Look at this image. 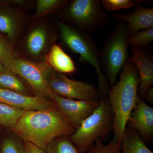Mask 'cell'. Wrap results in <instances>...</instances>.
I'll return each mask as SVG.
<instances>
[{
	"instance_id": "cell-1",
	"label": "cell",
	"mask_w": 153,
	"mask_h": 153,
	"mask_svg": "<svg viewBox=\"0 0 153 153\" xmlns=\"http://www.w3.org/2000/svg\"><path fill=\"white\" fill-rule=\"evenodd\" d=\"M75 130L55 105L47 109L26 111L12 131L23 141L46 150L55 138L70 137Z\"/></svg>"
},
{
	"instance_id": "cell-2",
	"label": "cell",
	"mask_w": 153,
	"mask_h": 153,
	"mask_svg": "<svg viewBox=\"0 0 153 153\" xmlns=\"http://www.w3.org/2000/svg\"><path fill=\"white\" fill-rule=\"evenodd\" d=\"M140 83L138 72L128 60L123 66L120 79L108 90V102L113 113L112 140L122 142L127 123L140 98L138 94Z\"/></svg>"
},
{
	"instance_id": "cell-3",
	"label": "cell",
	"mask_w": 153,
	"mask_h": 153,
	"mask_svg": "<svg viewBox=\"0 0 153 153\" xmlns=\"http://www.w3.org/2000/svg\"><path fill=\"white\" fill-rule=\"evenodd\" d=\"M55 23L62 44L79 55L80 61L90 64L95 69L100 99L107 97L109 83L102 72L100 51L93 38L89 33L64 22L56 20Z\"/></svg>"
},
{
	"instance_id": "cell-4",
	"label": "cell",
	"mask_w": 153,
	"mask_h": 153,
	"mask_svg": "<svg viewBox=\"0 0 153 153\" xmlns=\"http://www.w3.org/2000/svg\"><path fill=\"white\" fill-rule=\"evenodd\" d=\"M114 114L107 97L100 100L98 106L69 137L84 153L89 152L96 140H102L113 130Z\"/></svg>"
},
{
	"instance_id": "cell-5",
	"label": "cell",
	"mask_w": 153,
	"mask_h": 153,
	"mask_svg": "<svg viewBox=\"0 0 153 153\" xmlns=\"http://www.w3.org/2000/svg\"><path fill=\"white\" fill-rule=\"evenodd\" d=\"M60 16L61 22L71 23L89 34L104 30L111 20L100 0H73L60 10Z\"/></svg>"
},
{
	"instance_id": "cell-6",
	"label": "cell",
	"mask_w": 153,
	"mask_h": 153,
	"mask_svg": "<svg viewBox=\"0 0 153 153\" xmlns=\"http://www.w3.org/2000/svg\"><path fill=\"white\" fill-rule=\"evenodd\" d=\"M129 36L126 23L120 21L100 51L102 68L104 69L105 74L111 87L117 82L118 75L128 61Z\"/></svg>"
},
{
	"instance_id": "cell-7",
	"label": "cell",
	"mask_w": 153,
	"mask_h": 153,
	"mask_svg": "<svg viewBox=\"0 0 153 153\" xmlns=\"http://www.w3.org/2000/svg\"><path fill=\"white\" fill-rule=\"evenodd\" d=\"M55 71L46 62L17 58L13 72L28 83L34 95L52 101L54 94L49 87V81Z\"/></svg>"
},
{
	"instance_id": "cell-8",
	"label": "cell",
	"mask_w": 153,
	"mask_h": 153,
	"mask_svg": "<svg viewBox=\"0 0 153 153\" xmlns=\"http://www.w3.org/2000/svg\"><path fill=\"white\" fill-rule=\"evenodd\" d=\"M56 30L43 22L32 26L22 44L25 59L36 62H46V57L58 38Z\"/></svg>"
},
{
	"instance_id": "cell-9",
	"label": "cell",
	"mask_w": 153,
	"mask_h": 153,
	"mask_svg": "<svg viewBox=\"0 0 153 153\" xmlns=\"http://www.w3.org/2000/svg\"><path fill=\"white\" fill-rule=\"evenodd\" d=\"M49 85L54 94L69 99L98 100L100 96L93 85L68 78L66 74L55 71L49 79Z\"/></svg>"
},
{
	"instance_id": "cell-10",
	"label": "cell",
	"mask_w": 153,
	"mask_h": 153,
	"mask_svg": "<svg viewBox=\"0 0 153 153\" xmlns=\"http://www.w3.org/2000/svg\"><path fill=\"white\" fill-rule=\"evenodd\" d=\"M52 101L74 129L76 130L98 106L100 100H76L64 98L54 94Z\"/></svg>"
},
{
	"instance_id": "cell-11",
	"label": "cell",
	"mask_w": 153,
	"mask_h": 153,
	"mask_svg": "<svg viewBox=\"0 0 153 153\" xmlns=\"http://www.w3.org/2000/svg\"><path fill=\"white\" fill-rule=\"evenodd\" d=\"M131 55L129 62L136 68L140 77L138 94L143 99L145 94L153 85V56L143 48L131 47Z\"/></svg>"
},
{
	"instance_id": "cell-12",
	"label": "cell",
	"mask_w": 153,
	"mask_h": 153,
	"mask_svg": "<svg viewBox=\"0 0 153 153\" xmlns=\"http://www.w3.org/2000/svg\"><path fill=\"white\" fill-rule=\"evenodd\" d=\"M25 19L22 12L10 4L0 7V33L6 36L13 49L24 27Z\"/></svg>"
},
{
	"instance_id": "cell-13",
	"label": "cell",
	"mask_w": 153,
	"mask_h": 153,
	"mask_svg": "<svg viewBox=\"0 0 153 153\" xmlns=\"http://www.w3.org/2000/svg\"><path fill=\"white\" fill-rule=\"evenodd\" d=\"M127 125L137 132L143 140H151L153 136V108L140 98L131 114Z\"/></svg>"
},
{
	"instance_id": "cell-14",
	"label": "cell",
	"mask_w": 153,
	"mask_h": 153,
	"mask_svg": "<svg viewBox=\"0 0 153 153\" xmlns=\"http://www.w3.org/2000/svg\"><path fill=\"white\" fill-rule=\"evenodd\" d=\"M0 102L26 111L47 109L55 105L53 101L40 97L23 95L2 88H0Z\"/></svg>"
},
{
	"instance_id": "cell-15",
	"label": "cell",
	"mask_w": 153,
	"mask_h": 153,
	"mask_svg": "<svg viewBox=\"0 0 153 153\" xmlns=\"http://www.w3.org/2000/svg\"><path fill=\"white\" fill-rule=\"evenodd\" d=\"M112 18L126 23L129 36L153 27V8L144 7L142 5L136 7L132 14H115L113 15Z\"/></svg>"
},
{
	"instance_id": "cell-16",
	"label": "cell",
	"mask_w": 153,
	"mask_h": 153,
	"mask_svg": "<svg viewBox=\"0 0 153 153\" xmlns=\"http://www.w3.org/2000/svg\"><path fill=\"white\" fill-rule=\"evenodd\" d=\"M46 62L55 71L62 74H72L76 70L71 57L56 44L52 46L48 52Z\"/></svg>"
},
{
	"instance_id": "cell-17",
	"label": "cell",
	"mask_w": 153,
	"mask_h": 153,
	"mask_svg": "<svg viewBox=\"0 0 153 153\" xmlns=\"http://www.w3.org/2000/svg\"><path fill=\"white\" fill-rule=\"evenodd\" d=\"M121 153H153L147 146L139 134L134 129L126 128L122 140Z\"/></svg>"
},
{
	"instance_id": "cell-18",
	"label": "cell",
	"mask_w": 153,
	"mask_h": 153,
	"mask_svg": "<svg viewBox=\"0 0 153 153\" xmlns=\"http://www.w3.org/2000/svg\"><path fill=\"white\" fill-rule=\"evenodd\" d=\"M18 74L7 69L0 73V88L14 91L27 96L31 95V91Z\"/></svg>"
},
{
	"instance_id": "cell-19",
	"label": "cell",
	"mask_w": 153,
	"mask_h": 153,
	"mask_svg": "<svg viewBox=\"0 0 153 153\" xmlns=\"http://www.w3.org/2000/svg\"><path fill=\"white\" fill-rule=\"evenodd\" d=\"M26 111L0 102V121L2 126L13 130Z\"/></svg>"
},
{
	"instance_id": "cell-20",
	"label": "cell",
	"mask_w": 153,
	"mask_h": 153,
	"mask_svg": "<svg viewBox=\"0 0 153 153\" xmlns=\"http://www.w3.org/2000/svg\"><path fill=\"white\" fill-rule=\"evenodd\" d=\"M48 153H85L71 141L69 137L55 138L47 146Z\"/></svg>"
},
{
	"instance_id": "cell-21",
	"label": "cell",
	"mask_w": 153,
	"mask_h": 153,
	"mask_svg": "<svg viewBox=\"0 0 153 153\" xmlns=\"http://www.w3.org/2000/svg\"><path fill=\"white\" fill-rule=\"evenodd\" d=\"M69 2L62 0H38L36 2V13L33 20L40 19L47 14L61 10Z\"/></svg>"
},
{
	"instance_id": "cell-22",
	"label": "cell",
	"mask_w": 153,
	"mask_h": 153,
	"mask_svg": "<svg viewBox=\"0 0 153 153\" xmlns=\"http://www.w3.org/2000/svg\"><path fill=\"white\" fill-rule=\"evenodd\" d=\"M17 59L13 49L7 40L0 35V61L6 68L13 72Z\"/></svg>"
},
{
	"instance_id": "cell-23",
	"label": "cell",
	"mask_w": 153,
	"mask_h": 153,
	"mask_svg": "<svg viewBox=\"0 0 153 153\" xmlns=\"http://www.w3.org/2000/svg\"><path fill=\"white\" fill-rule=\"evenodd\" d=\"M146 0H101L102 6L106 12L137 7L148 2Z\"/></svg>"
},
{
	"instance_id": "cell-24",
	"label": "cell",
	"mask_w": 153,
	"mask_h": 153,
	"mask_svg": "<svg viewBox=\"0 0 153 153\" xmlns=\"http://www.w3.org/2000/svg\"><path fill=\"white\" fill-rule=\"evenodd\" d=\"M153 41V27L131 34L128 38V46L136 48H145Z\"/></svg>"
},
{
	"instance_id": "cell-25",
	"label": "cell",
	"mask_w": 153,
	"mask_h": 153,
	"mask_svg": "<svg viewBox=\"0 0 153 153\" xmlns=\"http://www.w3.org/2000/svg\"><path fill=\"white\" fill-rule=\"evenodd\" d=\"M0 153H26L24 142L15 137H8L3 141Z\"/></svg>"
},
{
	"instance_id": "cell-26",
	"label": "cell",
	"mask_w": 153,
	"mask_h": 153,
	"mask_svg": "<svg viewBox=\"0 0 153 153\" xmlns=\"http://www.w3.org/2000/svg\"><path fill=\"white\" fill-rule=\"evenodd\" d=\"M122 142L111 141L105 145L100 139L95 141L89 153H121Z\"/></svg>"
},
{
	"instance_id": "cell-27",
	"label": "cell",
	"mask_w": 153,
	"mask_h": 153,
	"mask_svg": "<svg viewBox=\"0 0 153 153\" xmlns=\"http://www.w3.org/2000/svg\"><path fill=\"white\" fill-rule=\"evenodd\" d=\"M24 142V141H23ZM26 153H48L47 151L28 142H24Z\"/></svg>"
},
{
	"instance_id": "cell-28",
	"label": "cell",
	"mask_w": 153,
	"mask_h": 153,
	"mask_svg": "<svg viewBox=\"0 0 153 153\" xmlns=\"http://www.w3.org/2000/svg\"><path fill=\"white\" fill-rule=\"evenodd\" d=\"M151 103L153 102V88H151L145 94L144 98Z\"/></svg>"
},
{
	"instance_id": "cell-29",
	"label": "cell",
	"mask_w": 153,
	"mask_h": 153,
	"mask_svg": "<svg viewBox=\"0 0 153 153\" xmlns=\"http://www.w3.org/2000/svg\"><path fill=\"white\" fill-rule=\"evenodd\" d=\"M7 69L6 68V66L0 61V73L4 71L6 69Z\"/></svg>"
},
{
	"instance_id": "cell-30",
	"label": "cell",
	"mask_w": 153,
	"mask_h": 153,
	"mask_svg": "<svg viewBox=\"0 0 153 153\" xmlns=\"http://www.w3.org/2000/svg\"><path fill=\"white\" fill-rule=\"evenodd\" d=\"M2 124L1 123V121H0V128H1V127Z\"/></svg>"
},
{
	"instance_id": "cell-31",
	"label": "cell",
	"mask_w": 153,
	"mask_h": 153,
	"mask_svg": "<svg viewBox=\"0 0 153 153\" xmlns=\"http://www.w3.org/2000/svg\"><path fill=\"white\" fill-rule=\"evenodd\" d=\"M3 5H0V7H1V6H3Z\"/></svg>"
}]
</instances>
